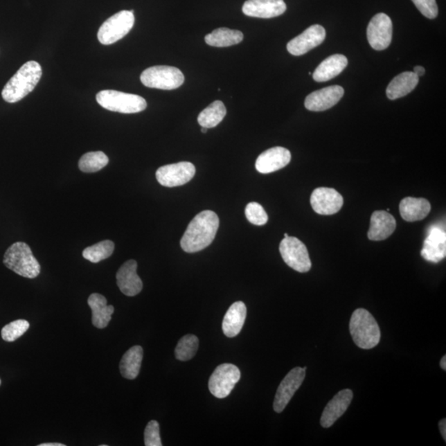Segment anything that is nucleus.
<instances>
[{
  "label": "nucleus",
  "mask_w": 446,
  "mask_h": 446,
  "mask_svg": "<svg viewBox=\"0 0 446 446\" xmlns=\"http://www.w3.org/2000/svg\"><path fill=\"white\" fill-rule=\"evenodd\" d=\"M220 218L210 210L201 212L196 215L184 233L180 246L187 253L199 252L211 245L215 239Z\"/></svg>",
  "instance_id": "1"
},
{
  "label": "nucleus",
  "mask_w": 446,
  "mask_h": 446,
  "mask_svg": "<svg viewBox=\"0 0 446 446\" xmlns=\"http://www.w3.org/2000/svg\"><path fill=\"white\" fill-rule=\"evenodd\" d=\"M42 75V66L37 62H28L8 80L3 89L2 97L10 104L22 100L33 91Z\"/></svg>",
  "instance_id": "2"
},
{
  "label": "nucleus",
  "mask_w": 446,
  "mask_h": 446,
  "mask_svg": "<svg viewBox=\"0 0 446 446\" xmlns=\"http://www.w3.org/2000/svg\"><path fill=\"white\" fill-rule=\"evenodd\" d=\"M350 332L355 344L364 350L375 348L380 341L379 325L371 313L364 308H358L351 316Z\"/></svg>",
  "instance_id": "3"
},
{
  "label": "nucleus",
  "mask_w": 446,
  "mask_h": 446,
  "mask_svg": "<svg viewBox=\"0 0 446 446\" xmlns=\"http://www.w3.org/2000/svg\"><path fill=\"white\" fill-rule=\"evenodd\" d=\"M3 264L20 276L34 278L39 276L41 265L33 256L31 248L24 242H15L8 248Z\"/></svg>",
  "instance_id": "4"
},
{
  "label": "nucleus",
  "mask_w": 446,
  "mask_h": 446,
  "mask_svg": "<svg viewBox=\"0 0 446 446\" xmlns=\"http://www.w3.org/2000/svg\"><path fill=\"white\" fill-rule=\"evenodd\" d=\"M96 100L102 108L121 114H137L147 109V101L136 94L102 90L97 93Z\"/></svg>",
  "instance_id": "5"
},
{
  "label": "nucleus",
  "mask_w": 446,
  "mask_h": 446,
  "mask_svg": "<svg viewBox=\"0 0 446 446\" xmlns=\"http://www.w3.org/2000/svg\"><path fill=\"white\" fill-rule=\"evenodd\" d=\"M134 23V11H120L101 25L98 32V39L102 45L114 44L130 33Z\"/></svg>",
  "instance_id": "6"
},
{
  "label": "nucleus",
  "mask_w": 446,
  "mask_h": 446,
  "mask_svg": "<svg viewBox=\"0 0 446 446\" xmlns=\"http://www.w3.org/2000/svg\"><path fill=\"white\" fill-rule=\"evenodd\" d=\"M141 81L148 88L172 90L181 87L184 76L177 67L156 66L141 73Z\"/></svg>",
  "instance_id": "7"
},
{
  "label": "nucleus",
  "mask_w": 446,
  "mask_h": 446,
  "mask_svg": "<svg viewBox=\"0 0 446 446\" xmlns=\"http://www.w3.org/2000/svg\"><path fill=\"white\" fill-rule=\"evenodd\" d=\"M280 252L283 260L289 267L299 273H307L312 268L307 249L299 239L288 237L282 240Z\"/></svg>",
  "instance_id": "8"
},
{
  "label": "nucleus",
  "mask_w": 446,
  "mask_h": 446,
  "mask_svg": "<svg viewBox=\"0 0 446 446\" xmlns=\"http://www.w3.org/2000/svg\"><path fill=\"white\" fill-rule=\"evenodd\" d=\"M241 379V371L231 364H222L216 368L208 381L210 393L217 398L230 395L235 385Z\"/></svg>",
  "instance_id": "9"
},
{
  "label": "nucleus",
  "mask_w": 446,
  "mask_h": 446,
  "mask_svg": "<svg viewBox=\"0 0 446 446\" xmlns=\"http://www.w3.org/2000/svg\"><path fill=\"white\" fill-rule=\"evenodd\" d=\"M195 166L190 162L183 161L160 167L156 177L162 186L173 188L184 186L194 178Z\"/></svg>",
  "instance_id": "10"
},
{
  "label": "nucleus",
  "mask_w": 446,
  "mask_h": 446,
  "mask_svg": "<svg viewBox=\"0 0 446 446\" xmlns=\"http://www.w3.org/2000/svg\"><path fill=\"white\" fill-rule=\"evenodd\" d=\"M307 368L296 367L282 380L274 401V410L282 413L305 379Z\"/></svg>",
  "instance_id": "11"
},
{
  "label": "nucleus",
  "mask_w": 446,
  "mask_h": 446,
  "mask_svg": "<svg viewBox=\"0 0 446 446\" xmlns=\"http://www.w3.org/2000/svg\"><path fill=\"white\" fill-rule=\"evenodd\" d=\"M393 24L387 15H376L368 25L367 38L373 49H387L392 42Z\"/></svg>",
  "instance_id": "12"
},
{
  "label": "nucleus",
  "mask_w": 446,
  "mask_h": 446,
  "mask_svg": "<svg viewBox=\"0 0 446 446\" xmlns=\"http://www.w3.org/2000/svg\"><path fill=\"white\" fill-rule=\"evenodd\" d=\"M310 203L313 210L320 215H333L340 211L344 200L334 188H317L312 192Z\"/></svg>",
  "instance_id": "13"
},
{
  "label": "nucleus",
  "mask_w": 446,
  "mask_h": 446,
  "mask_svg": "<svg viewBox=\"0 0 446 446\" xmlns=\"http://www.w3.org/2000/svg\"><path fill=\"white\" fill-rule=\"evenodd\" d=\"M325 38V30L323 26L312 25L302 34L292 39L287 45V50L291 55L299 57L323 44Z\"/></svg>",
  "instance_id": "14"
},
{
  "label": "nucleus",
  "mask_w": 446,
  "mask_h": 446,
  "mask_svg": "<svg viewBox=\"0 0 446 446\" xmlns=\"http://www.w3.org/2000/svg\"><path fill=\"white\" fill-rule=\"evenodd\" d=\"M421 255L432 263H439L445 258L446 233L443 226L435 224L429 229Z\"/></svg>",
  "instance_id": "15"
},
{
  "label": "nucleus",
  "mask_w": 446,
  "mask_h": 446,
  "mask_svg": "<svg viewBox=\"0 0 446 446\" xmlns=\"http://www.w3.org/2000/svg\"><path fill=\"white\" fill-rule=\"evenodd\" d=\"M344 89L339 85L316 90L306 98L304 105L310 111H325L337 105L344 96Z\"/></svg>",
  "instance_id": "16"
},
{
  "label": "nucleus",
  "mask_w": 446,
  "mask_h": 446,
  "mask_svg": "<svg viewBox=\"0 0 446 446\" xmlns=\"http://www.w3.org/2000/svg\"><path fill=\"white\" fill-rule=\"evenodd\" d=\"M286 10L284 0H247L242 7L244 15L260 19L280 16Z\"/></svg>",
  "instance_id": "17"
},
{
  "label": "nucleus",
  "mask_w": 446,
  "mask_h": 446,
  "mask_svg": "<svg viewBox=\"0 0 446 446\" xmlns=\"http://www.w3.org/2000/svg\"><path fill=\"white\" fill-rule=\"evenodd\" d=\"M290 161L291 153L288 149L273 148L260 154L256 161V168L261 174H269L285 168Z\"/></svg>",
  "instance_id": "18"
},
{
  "label": "nucleus",
  "mask_w": 446,
  "mask_h": 446,
  "mask_svg": "<svg viewBox=\"0 0 446 446\" xmlns=\"http://www.w3.org/2000/svg\"><path fill=\"white\" fill-rule=\"evenodd\" d=\"M137 263L134 260H127L118 269L116 278L120 291L128 297H134L143 290V284L136 273Z\"/></svg>",
  "instance_id": "19"
},
{
  "label": "nucleus",
  "mask_w": 446,
  "mask_h": 446,
  "mask_svg": "<svg viewBox=\"0 0 446 446\" xmlns=\"http://www.w3.org/2000/svg\"><path fill=\"white\" fill-rule=\"evenodd\" d=\"M353 400V392L350 389H343L339 392L325 407L321 418V427L329 428L344 414Z\"/></svg>",
  "instance_id": "20"
},
{
  "label": "nucleus",
  "mask_w": 446,
  "mask_h": 446,
  "mask_svg": "<svg viewBox=\"0 0 446 446\" xmlns=\"http://www.w3.org/2000/svg\"><path fill=\"white\" fill-rule=\"evenodd\" d=\"M397 222L395 218L387 211H375L372 214L370 230L368 238L371 241H384L390 237L395 231Z\"/></svg>",
  "instance_id": "21"
},
{
  "label": "nucleus",
  "mask_w": 446,
  "mask_h": 446,
  "mask_svg": "<svg viewBox=\"0 0 446 446\" xmlns=\"http://www.w3.org/2000/svg\"><path fill=\"white\" fill-rule=\"evenodd\" d=\"M247 317V307L243 302H235L229 307L222 321V331L227 337H235L241 332Z\"/></svg>",
  "instance_id": "22"
},
{
  "label": "nucleus",
  "mask_w": 446,
  "mask_h": 446,
  "mask_svg": "<svg viewBox=\"0 0 446 446\" xmlns=\"http://www.w3.org/2000/svg\"><path fill=\"white\" fill-rule=\"evenodd\" d=\"M348 65V60L341 54L332 55L324 60L313 72V80L316 82H325L341 74Z\"/></svg>",
  "instance_id": "23"
},
{
  "label": "nucleus",
  "mask_w": 446,
  "mask_h": 446,
  "mask_svg": "<svg viewBox=\"0 0 446 446\" xmlns=\"http://www.w3.org/2000/svg\"><path fill=\"white\" fill-rule=\"evenodd\" d=\"M431 209L430 202L423 198L407 197L401 201L400 205L402 217L410 222L423 220L430 213Z\"/></svg>",
  "instance_id": "24"
},
{
  "label": "nucleus",
  "mask_w": 446,
  "mask_h": 446,
  "mask_svg": "<svg viewBox=\"0 0 446 446\" xmlns=\"http://www.w3.org/2000/svg\"><path fill=\"white\" fill-rule=\"evenodd\" d=\"M88 304L92 310V323L94 327L98 329L105 328L114 314V306L108 305L105 296L100 294L90 295Z\"/></svg>",
  "instance_id": "25"
},
{
  "label": "nucleus",
  "mask_w": 446,
  "mask_h": 446,
  "mask_svg": "<svg viewBox=\"0 0 446 446\" xmlns=\"http://www.w3.org/2000/svg\"><path fill=\"white\" fill-rule=\"evenodd\" d=\"M418 82L419 77L414 74L413 71L403 72L390 82L386 93L389 100H397L413 91Z\"/></svg>",
  "instance_id": "26"
},
{
  "label": "nucleus",
  "mask_w": 446,
  "mask_h": 446,
  "mask_svg": "<svg viewBox=\"0 0 446 446\" xmlns=\"http://www.w3.org/2000/svg\"><path fill=\"white\" fill-rule=\"evenodd\" d=\"M143 359V347L135 346L128 350L119 364L120 373L123 378L135 380L139 375Z\"/></svg>",
  "instance_id": "27"
},
{
  "label": "nucleus",
  "mask_w": 446,
  "mask_h": 446,
  "mask_svg": "<svg viewBox=\"0 0 446 446\" xmlns=\"http://www.w3.org/2000/svg\"><path fill=\"white\" fill-rule=\"evenodd\" d=\"M243 38V33L238 30L221 28L206 35L205 42L212 46L226 47L239 44Z\"/></svg>",
  "instance_id": "28"
},
{
  "label": "nucleus",
  "mask_w": 446,
  "mask_h": 446,
  "mask_svg": "<svg viewBox=\"0 0 446 446\" xmlns=\"http://www.w3.org/2000/svg\"><path fill=\"white\" fill-rule=\"evenodd\" d=\"M226 109L222 101L217 100L212 102L205 109L201 112L198 117V123L201 127L213 128L224 119Z\"/></svg>",
  "instance_id": "29"
},
{
  "label": "nucleus",
  "mask_w": 446,
  "mask_h": 446,
  "mask_svg": "<svg viewBox=\"0 0 446 446\" xmlns=\"http://www.w3.org/2000/svg\"><path fill=\"white\" fill-rule=\"evenodd\" d=\"M109 157L102 152L84 154L79 161V168L84 173L98 172L109 164Z\"/></svg>",
  "instance_id": "30"
},
{
  "label": "nucleus",
  "mask_w": 446,
  "mask_h": 446,
  "mask_svg": "<svg viewBox=\"0 0 446 446\" xmlns=\"http://www.w3.org/2000/svg\"><path fill=\"white\" fill-rule=\"evenodd\" d=\"M114 243L109 240L96 244V245L85 248L82 255L84 259L92 263H98L100 261L109 258L114 251Z\"/></svg>",
  "instance_id": "31"
},
{
  "label": "nucleus",
  "mask_w": 446,
  "mask_h": 446,
  "mask_svg": "<svg viewBox=\"0 0 446 446\" xmlns=\"http://www.w3.org/2000/svg\"><path fill=\"white\" fill-rule=\"evenodd\" d=\"M199 339L195 334H186L180 339L177 348H175V357L180 362H187L191 359L199 349Z\"/></svg>",
  "instance_id": "32"
},
{
  "label": "nucleus",
  "mask_w": 446,
  "mask_h": 446,
  "mask_svg": "<svg viewBox=\"0 0 446 446\" xmlns=\"http://www.w3.org/2000/svg\"><path fill=\"white\" fill-rule=\"evenodd\" d=\"M29 327L28 321L24 319L12 321V323L7 324L2 329L1 336L3 340L7 342L15 341L28 331Z\"/></svg>",
  "instance_id": "33"
},
{
  "label": "nucleus",
  "mask_w": 446,
  "mask_h": 446,
  "mask_svg": "<svg viewBox=\"0 0 446 446\" xmlns=\"http://www.w3.org/2000/svg\"><path fill=\"white\" fill-rule=\"evenodd\" d=\"M247 220L256 226L267 224L269 217L264 208L258 203L252 202L248 204L245 210Z\"/></svg>",
  "instance_id": "34"
},
{
  "label": "nucleus",
  "mask_w": 446,
  "mask_h": 446,
  "mask_svg": "<svg viewBox=\"0 0 446 446\" xmlns=\"http://www.w3.org/2000/svg\"><path fill=\"white\" fill-rule=\"evenodd\" d=\"M144 443L145 446H161L160 427L157 421H151L148 424L144 432Z\"/></svg>",
  "instance_id": "35"
},
{
  "label": "nucleus",
  "mask_w": 446,
  "mask_h": 446,
  "mask_svg": "<svg viewBox=\"0 0 446 446\" xmlns=\"http://www.w3.org/2000/svg\"><path fill=\"white\" fill-rule=\"evenodd\" d=\"M411 1L426 18L434 19L438 15V6L436 0H411Z\"/></svg>",
  "instance_id": "36"
},
{
  "label": "nucleus",
  "mask_w": 446,
  "mask_h": 446,
  "mask_svg": "<svg viewBox=\"0 0 446 446\" xmlns=\"http://www.w3.org/2000/svg\"><path fill=\"white\" fill-rule=\"evenodd\" d=\"M440 431L441 436H443V439L446 440V420L444 418L441 420L439 423Z\"/></svg>",
  "instance_id": "37"
},
{
  "label": "nucleus",
  "mask_w": 446,
  "mask_h": 446,
  "mask_svg": "<svg viewBox=\"0 0 446 446\" xmlns=\"http://www.w3.org/2000/svg\"><path fill=\"white\" fill-rule=\"evenodd\" d=\"M425 68L421 66H418L414 67L413 73L417 75L418 77L423 76L425 75Z\"/></svg>",
  "instance_id": "38"
},
{
  "label": "nucleus",
  "mask_w": 446,
  "mask_h": 446,
  "mask_svg": "<svg viewBox=\"0 0 446 446\" xmlns=\"http://www.w3.org/2000/svg\"><path fill=\"white\" fill-rule=\"evenodd\" d=\"M38 446H66V445L62 443H44L38 445Z\"/></svg>",
  "instance_id": "39"
},
{
  "label": "nucleus",
  "mask_w": 446,
  "mask_h": 446,
  "mask_svg": "<svg viewBox=\"0 0 446 446\" xmlns=\"http://www.w3.org/2000/svg\"><path fill=\"white\" fill-rule=\"evenodd\" d=\"M440 367L443 368V370L445 371L446 370V357L444 355L443 359L440 360Z\"/></svg>",
  "instance_id": "40"
},
{
  "label": "nucleus",
  "mask_w": 446,
  "mask_h": 446,
  "mask_svg": "<svg viewBox=\"0 0 446 446\" xmlns=\"http://www.w3.org/2000/svg\"><path fill=\"white\" fill-rule=\"evenodd\" d=\"M201 132H203V134H207L208 132V128L202 127Z\"/></svg>",
  "instance_id": "41"
},
{
  "label": "nucleus",
  "mask_w": 446,
  "mask_h": 446,
  "mask_svg": "<svg viewBox=\"0 0 446 446\" xmlns=\"http://www.w3.org/2000/svg\"><path fill=\"white\" fill-rule=\"evenodd\" d=\"M288 237H289V235L288 234L285 233V238H288Z\"/></svg>",
  "instance_id": "42"
},
{
  "label": "nucleus",
  "mask_w": 446,
  "mask_h": 446,
  "mask_svg": "<svg viewBox=\"0 0 446 446\" xmlns=\"http://www.w3.org/2000/svg\"><path fill=\"white\" fill-rule=\"evenodd\" d=\"M0 384H1V380H0Z\"/></svg>",
  "instance_id": "43"
}]
</instances>
